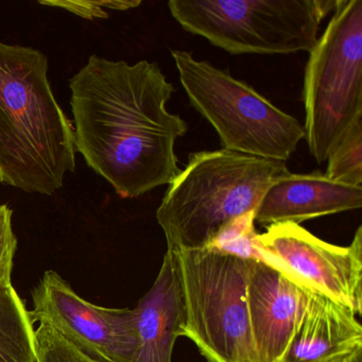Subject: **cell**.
Listing matches in <instances>:
<instances>
[{
	"label": "cell",
	"instance_id": "cell-1",
	"mask_svg": "<svg viewBox=\"0 0 362 362\" xmlns=\"http://www.w3.org/2000/svg\"><path fill=\"white\" fill-rule=\"evenodd\" d=\"M76 151L122 199L169 185L182 169L185 120L166 105L175 88L156 63L93 54L69 80Z\"/></svg>",
	"mask_w": 362,
	"mask_h": 362
},
{
	"label": "cell",
	"instance_id": "cell-2",
	"mask_svg": "<svg viewBox=\"0 0 362 362\" xmlns=\"http://www.w3.org/2000/svg\"><path fill=\"white\" fill-rule=\"evenodd\" d=\"M73 122L59 105L47 57L0 41V182L52 196L75 173Z\"/></svg>",
	"mask_w": 362,
	"mask_h": 362
},
{
	"label": "cell",
	"instance_id": "cell-3",
	"mask_svg": "<svg viewBox=\"0 0 362 362\" xmlns=\"http://www.w3.org/2000/svg\"><path fill=\"white\" fill-rule=\"evenodd\" d=\"M287 173L285 162L230 150L190 154L156 211L168 249L209 247L226 224L255 211L267 188Z\"/></svg>",
	"mask_w": 362,
	"mask_h": 362
},
{
	"label": "cell",
	"instance_id": "cell-4",
	"mask_svg": "<svg viewBox=\"0 0 362 362\" xmlns=\"http://www.w3.org/2000/svg\"><path fill=\"white\" fill-rule=\"evenodd\" d=\"M337 0H170L187 33L232 54L310 52Z\"/></svg>",
	"mask_w": 362,
	"mask_h": 362
},
{
	"label": "cell",
	"instance_id": "cell-5",
	"mask_svg": "<svg viewBox=\"0 0 362 362\" xmlns=\"http://www.w3.org/2000/svg\"><path fill=\"white\" fill-rule=\"evenodd\" d=\"M171 54L190 103L214 127L222 149L286 162L306 137L298 119L245 82L190 52Z\"/></svg>",
	"mask_w": 362,
	"mask_h": 362
},
{
	"label": "cell",
	"instance_id": "cell-6",
	"mask_svg": "<svg viewBox=\"0 0 362 362\" xmlns=\"http://www.w3.org/2000/svg\"><path fill=\"white\" fill-rule=\"evenodd\" d=\"M305 139L319 164L362 119V0H337L309 52L304 79Z\"/></svg>",
	"mask_w": 362,
	"mask_h": 362
},
{
	"label": "cell",
	"instance_id": "cell-7",
	"mask_svg": "<svg viewBox=\"0 0 362 362\" xmlns=\"http://www.w3.org/2000/svg\"><path fill=\"white\" fill-rule=\"evenodd\" d=\"M173 252L185 309L182 336L207 362H257L247 303L253 262L209 247Z\"/></svg>",
	"mask_w": 362,
	"mask_h": 362
},
{
	"label": "cell",
	"instance_id": "cell-8",
	"mask_svg": "<svg viewBox=\"0 0 362 362\" xmlns=\"http://www.w3.org/2000/svg\"><path fill=\"white\" fill-rule=\"evenodd\" d=\"M258 241L266 264L311 293L362 313V228L349 247L326 243L300 224L269 226Z\"/></svg>",
	"mask_w": 362,
	"mask_h": 362
},
{
	"label": "cell",
	"instance_id": "cell-9",
	"mask_svg": "<svg viewBox=\"0 0 362 362\" xmlns=\"http://www.w3.org/2000/svg\"><path fill=\"white\" fill-rule=\"evenodd\" d=\"M33 321L49 326L96 362H130L136 349L134 309L97 306L76 293L56 271L33 291Z\"/></svg>",
	"mask_w": 362,
	"mask_h": 362
},
{
	"label": "cell",
	"instance_id": "cell-10",
	"mask_svg": "<svg viewBox=\"0 0 362 362\" xmlns=\"http://www.w3.org/2000/svg\"><path fill=\"white\" fill-rule=\"evenodd\" d=\"M310 296L276 269L252 262L247 303L256 361H281Z\"/></svg>",
	"mask_w": 362,
	"mask_h": 362
},
{
	"label": "cell",
	"instance_id": "cell-11",
	"mask_svg": "<svg viewBox=\"0 0 362 362\" xmlns=\"http://www.w3.org/2000/svg\"><path fill=\"white\" fill-rule=\"evenodd\" d=\"M362 206V187L330 181L324 173H287L271 183L254 213L262 226L300 224Z\"/></svg>",
	"mask_w": 362,
	"mask_h": 362
},
{
	"label": "cell",
	"instance_id": "cell-12",
	"mask_svg": "<svg viewBox=\"0 0 362 362\" xmlns=\"http://www.w3.org/2000/svg\"><path fill=\"white\" fill-rule=\"evenodd\" d=\"M137 343L130 362H171L185 325L177 254L167 249L160 272L134 308Z\"/></svg>",
	"mask_w": 362,
	"mask_h": 362
},
{
	"label": "cell",
	"instance_id": "cell-13",
	"mask_svg": "<svg viewBox=\"0 0 362 362\" xmlns=\"http://www.w3.org/2000/svg\"><path fill=\"white\" fill-rule=\"evenodd\" d=\"M362 349V326L355 313L311 293L279 362H334Z\"/></svg>",
	"mask_w": 362,
	"mask_h": 362
},
{
	"label": "cell",
	"instance_id": "cell-14",
	"mask_svg": "<svg viewBox=\"0 0 362 362\" xmlns=\"http://www.w3.org/2000/svg\"><path fill=\"white\" fill-rule=\"evenodd\" d=\"M0 362H37L35 322L13 286L0 289Z\"/></svg>",
	"mask_w": 362,
	"mask_h": 362
},
{
	"label": "cell",
	"instance_id": "cell-15",
	"mask_svg": "<svg viewBox=\"0 0 362 362\" xmlns=\"http://www.w3.org/2000/svg\"><path fill=\"white\" fill-rule=\"evenodd\" d=\"M254 213L245 214L226 224L207 247L241 259L266 264L264 249L254 226Z\"/></svg>",
	"mask_w": 362,
	"mask_h": 362
},
{
	"label": "cell",
	"instance_id": "cell-16",
	"mask_svg": "<svg viewBox=\"0 0 362 362\" xmlns=\"http://www.w3.org/2000/svg\"><path fill=\"white\" fill-rule=\"evenodd\" d=\"M326 162L324 175L330 181L362 187V119L345 133Z\"/></svg>",
	"mask_w": 362,
	"mask_h": 362
},
{
	"label": "cell",
	"instance_id": "cell-17",
	"mask_svg": "<svg viewBox=\"0 0 362 362\" xmlns=\"http://www.w3.org/2000/svg\"><path fill=\"white\" fill-rule=\"evenodd\" d=\"M35 341L37 362H96L44 324L35 328Z\"/></svg>",
	"mask_w": 362,
	"mask_h": 362
},
{
	"label": "cell",
	"instance_id": "cell-18",
	"mask_svg": "<svg viewBox=\"0 0 362 362\" xmlns=\"http://www.w3.org/2000/svg\"><path fill=\"white\" fill-rule=\"evenodd\" d=\"M40 5L59 8L71 12L84 20H107L109 13L107 9L115 11H127L141 5V1H124V0H105V1H90V0H41Z\"/></svg>",
	"mask_w": 362,
	"mask_h": 362
},
{
	"label": "cell",
	"instance_id": "cell-19",
	"mask_svg": "<svg viewBox=\"0 0 362 362\" xmlns=\"http://www.w3.org/2000/svg\"><path fill=\"white\" fill-rule=\"evenodd\" d=\"M12 215L13 211L8 205L0 204V289L12 286V269L18 249Z\"/></svg>",
	"mask_w": 362,
	"mask_h": 362
},
{
	"label": "cell",
	"instance_id": "cell-20",
	"mask_svg": "<svg viewBox=\"0 0 362 362\" xmlns=\"http://www.w3.org/2000/svg\"><path fill=\"white\" fill-rule=\"evenodd\" d=\"M334 362H362V349L354 351L341 359L336 360Z\"/></svg>",
	"mask_w": 362,
	"mask_h": 362
}]
</instances>
